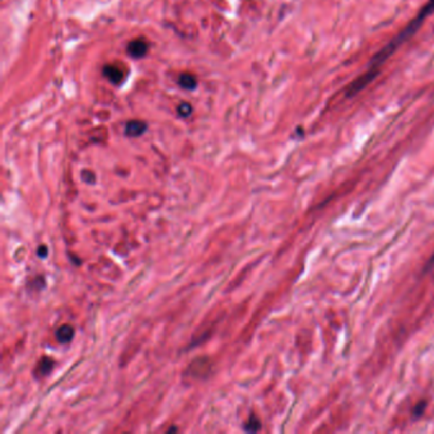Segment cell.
Wrapping results in <instances>:
<instances>
[{"label": "cell", "mask_w": 434, "mask_h": 434, "mask_svg": "<svg viewBox=\"0 0 434 434\" xmlns=\"http://www.w3.org/2000/svg\"><path fill=\"white\" fill-rule=\"evenodd\" d=\"M433 13L434 0H428L424 7H423L422 9H420V12L417 14V17L410 21L409 25L406 26L403 31H400V33H399L397 36L393 37L383 49L379 50V51L374 55V58L372 59L371 63H369V66L366 70V73L359 76L357 79L353 80V82L348 85L347 91H345L347 97H353V96H355L357 93L360 92V91H363L369 83L373 82L374 78L379 74V69H381V66L385 64V61L387 60L390 56H392V53H395L396 50H397L406 40H409L410 37L423 26L424 21L427 20L430 14H433Z\"/></svg>", "instance_id": "6da1fadb"}, {"label": "cell", "mask_w": 434, "mask_h": 434, "mask_svg": "<svg viewBox=\"0 0 434 434\" xmlns=\"http://www.w3.org/2000/svg\"><path fill=\"white\" fill-rule=\"evenodd\" d=\"M149 50V44L146 39L143 37H139V39L133 40L130 41V44L128 45V52L131 58L134 59H140L143 56L147 55Z\"/></svg>", "instance_id": "7a4b0ae2"}, {"label": "cell", "mask_w": 434, "mask_h": 434, "mask_svg": "<svg viewBox=\"0 0 434 434\" xmlns=\"http://www.w3.org/2000/svg\"><path fill=\"white\" fill-rule=\"evenodd\" d=\"M147 129H148V125L143 120H130L125 125V134L130 138H138L146 133Z\"/></svg>", "instance_id": "3957f363"}, {"label": "cell", "mask_w": 434, "mask_h": 434, "mask_svg": "<svg viewBox=\"0 0 434 434\" xmlns=\"http://www.w3.org/2000/svg\"><path fill=\"white\" fill-rule=\"evenodd\" d=\"M103 76L114 84H119L124 79V71L117 65H106L102 70Z\"/></svg>", "instance_id": "277c9868"}, {"label": "cell", "mask_w": 434, "mask_h": 434, "mask_svg": "<svg viewBox=\"0 0 434 434\" xmlns=\"http://www.w3.org/2000/svg\"><path fill=\"white\" fill-rule=\"evenodd\" d=\"M74 337V329L70 325H63L56 331V339L61 344H66Z\"/></svg>", "instance_id": "5b68a950"}, {"label": "cell", "mask_w": 434, "mask_h": 434, "mask_svg": "<svg viewBox=\"0 0 434 434\" xmlns=\"http://www.w3.org/2000/svg\"><path fill=\"white\" fill-rule=\"evenodd\" d=\"M178 84L181 85L182 88H185V89L192 91V89H195V88H196L197 79H196V77L194 76V74L184 73L178 77Z\"/></svg>", "instance_id": "8992f818"}, {"label": "cell", "mask_w": 434, "mask_h": 434, "mask_svg": "<svg viewBox=\"0 0 434 434\" xmlns=\"http://www.w3.org/2000/svg\"><path fill=\"white\" fill-rule=\"evenodd\" d=\"M53 367V360L50 358H42L41 360L39 361L36 367V376L37 377H45L46 374H49L51 372Z\"/></svg>", "instance_id": "52a82bcc"}, {"label": "cell", "mask_w": 434, "mask_h": 434, "mask_svg": "<svg viewBox=\"0 0 434 434\" xmlns=\"http://www.w3.org/2000/svg\"><path fill=\"white\" fill-rule=\"evenodd\" d=\"M260 428H261V423H260V420L257 419V417L255 415H251L250 419L247 420V423L245 424V429L247 430V432H257V430H260Z\"/></svg>", "instance_id": "ba28073f"}, {"label": "cell", "mask_w": 434, "mask_h": 434, "mask_svg": "<svg viewBox=\"0 0 434 434\" xmlns=\"http://www.w3.org/2000/svg\"><path fill=\"white\" fill-rule=\"evenodd\" d=\"M178 115L181 117H189L192 114V106L187 102H182L177 109Z\"/></svg>", "instance_id": "9c48e42d"}, {"label": "cell", "mask_w": 434, "mask_h": 434, "mask_svg": "<svg viewBox=\"0 0 434 434\" xmlns=\"http://www.w3.org/2000/svg\"><path fill=\"white\" fill-rule=\"evenodd\" d=\"M82 178L84 179L87 184H95V173L91 172V171L84 170L82 172Z\"/></svg>", "instance_id": "30bf717a"}, {"label": "cell", "mask_w": 434, "mask_h": 434, "mask_svg": "<svg viewBox=\"0 0 434 434\" xmlns=\"http://www.w3.org/2000/svg\"><path fill=\"white\" fill-rule=\"evenodd\" d=\"M425 408H427V403L425 401H423V403H419L417 406H415L414 411H412V414H414V417H422L423 412H424Z\"/></svg>", "instance_id": "8fae6325"}, {"label": "cell", "mask_w": 434, "mask_h": 434, "mask_svg": "<svg viewBox=\"0 0 434 434\" xmlns=\"http://www.w3.org/2000/svg\"><path fill=\"white\" fill-rule=\"evenodd\" d=\"M39 256H42V257H46L47 256V248H46V246H41V247H39Z\"/></svg>", "instance_id": "7c38bea8"}, {"label": "cell", "mask_w": 434, "mask_h": 434, "mask_svg": "<svg viewBox=\"0 0 434 434\" xmlns=\"http://www.w3.org/2000/svg\"><path fill=\"white\" fill-rule=\"evenodd\" d=\"M428 267H434V256L429 260V264H428Z\"/></svg>", "instance_id": "4fadbf2b"}]
</instances>
